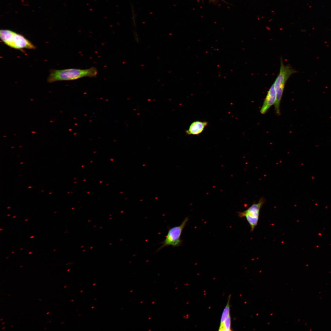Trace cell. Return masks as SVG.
<instances>
[{
  "label": "cell",
  "mask_w": 331,
  "mask_h": 331,
  "mask_svg": "<svg viewBox=\"0 0 331 331\" xmlns=\"http://www.w3.org/2000/svg\"><path fill=\"white\" fill-rule=\"evenodd\" d=\"M97 74V70L94 67L86 69L69 68L53 70L51 71L48 81L51 83L57 81L77 80L85 77H95Z\"/></svg>",
  "instance_id": "obj_1"
},
{
  "label": "cell",
  "mask_w": 331,
  "mask_h": 331,
  "mask_svg": "<svg viewBox=\"0 0 331 331\" xmlns=\"http://www.w3.org/2000/svg\"><path fill=\"white\" fill-rule=\"evenodd\" d=\"M296 71L289 65H285L280 59L279 73L273 84L276 93V100L274 105L275 110L278 115L280 114V106L285 84L291 75Z\"/></svg>",
  "instance_id": "obj_2"
},
{
  "label": "cell",
  "mask_w": 331,
  "mask_h": 331,
  "mask_svg": "<svg viewBox=\"0 0 331 331\" xmlns=\"http://www.w3.org/2000/svg\"><path fill=\"white\" fill-rule=\"evenodd\" d=\"M0 38L9 47L17 49H35V46L22 35L9 30H1Z\"/></svg>",
  "instance_id": "obj_3"
},
{
  "label": "cell",
  "mask_w": 331,
  "mask_h": 331,
  "mask_svg": "<svg viewBox=\"0 0 331 331\" xmlns=\"http://www.w3.org/2000/svg\"><path fill=\"white\" fill-rule=\"evenodd\" d=\"M188 218H185L181 224L178 226L168 227V231L162 245L156 250L158 252L164 247L171 246L173 247H178L182 243L181 236L183 229L186 225Z\"/></svg>",
  "instance_id": "obj_4"
},
{
  "label": "cell",
  "mask_w": 331,
  "mask_h": 331,
  "mask_svg": "<svg viewBox=\"0 0 331 331\" xmlns=\"http://www.w3.org/2000/svg\"><path fill=\"white\" fill-rule=\"evenodd\" d=\"M265 202V198L262 197L257 203H253L243 212H238V215L240 217L245 218L250 226L251 232H253L258 224L260 210Z\"/></svg>",
  "instance_id": "obj_5"
},
{
  "label": "cell",
  "mask_w": 331,
  "mask_h": 331,
  "mask_svg": "<svg viewBox=\"0 0 331 331\" xmlns=\"http://www.w3.org/2000/svg\"><path fill=\"white\" fill-rule=\"evenodd\" d=\"M276 100V93L274 84H273L267 92L260 110V113L262 114L265 113L271 106L275 104Z\"/></svg>",
  "instance_id": "obj_6"
},
{
  "label": "cell",
  "mask_w": 331,
  "mask_h": 331,
  "mask_svg": "<svg viewBox=\"0 0 331 331\" xmlns=\"http://www.w3.org/2000/svg\"><path fill=\"white\" fill-rule=\"evenodd\" d=\"M207 124L208 122L206 121L198 120L194 121L185 132L187 135H198L204 131Z\"/></svg>",
  "instance_id": "obj_7"
},
{
  "label": "cell",
  "mask_w": 331,
  "mask_h": 331,
  "mask_svg": "<svg viewBox=\"0 0 331 331\" xmlns=\"http://www.w3.org/2000/svg\"><path fill=\"white\" fill-rule=\"evenodd\" d=\"M230 296L229 297L227 303V304L224 309L223 311L222 314L221 316L220 320V326L222 325L225 319L226 318L230 315V306L229 305V301L230 299Z\"/></svg>",
  "instance_id": "obj_8"
},
{
  "label": "cell",
  "mask_w": 331,
  "mask_h": 331,
  "mask_svg": "<svg viewBox=\"0 0 331 331\" xmlns=\"http://www.w3.org/2000/svg\"><path fill=\"white\" fill-rule=\"evenodd\" d=\"M231 324V318L230 315L225 319L223 324L220 326L219 331H230Z\"/></svg>",
  "instance_id": "obj_9"
},
{
  "label": "cell",
  "mask_w": 331,
  "mask_h": 331,
  "mask_svg": "<svg viewBox=\"0 0 331 331\" xmlns=\"http://www.w3.org/2000/svg\"><path fill=\"white\" fill-rule=\"evenodd\" d=\"M211 2H215L217 0H209Z\"/></svg>",
  "instance_id": "obj_10"
},
{
  "label": "cell",
  "mask_w": 331,
  "mask_h": 331,
  "mask_svg": "<svg viewBox=\"0 0 331 331\" xmlns=\"http://www.w3.org/2000/svg\"><path fill=\"white\" fill-rule=\"evenodd\" d=\"M34 237V236H32L31 237H30V238H33V237Z\"/></svg>",
  "instance_id": "obj_11"
},
{
  "label": "cell",
  "mask_w": 331,
  "mask_h": 331,
  "mask_svg": "<svg viewBox=\"0 0 331 331\" xmlns=\"http://www.w3.org/2000/svg\"><path fill=\"white\" fill-rule=\"evenodd\" d=\"M49 313H50L49 312H48L46 313V314H49Z\"/></svg>",
  "instance_id": "obj_12"
},
{
  "label": "cell",
  "mask_w": 331,
  "mask_h": 331,
  "mask_svg": "<svg viewBox=\"0 0 331 331\" xmlns=\"http://www.w3.org/2000/svg\"><path fill=\"white\" fill-rule=\"evenodd\" d=\"M32 253V252H30L29 253V254H30L31 253Z\"/></svg>",
  "instance_id": "obj_13"
},
{
  "label": "cell",
  "mask_w": 331,
  "mask_h": 331,
  "mask_svg": "<svg viewBox=\"0 0 331 331\" xmlns=\"http://www.w3.org/2000/svg\"><path fill=\"white\" fill-rule=\"evenodd\" d=\"M5 327H3V328H2V329H5Z\"/></svg>",
  "instance_id": "obj_14"
},
{
  "label": "cell",
  "mask_w": 331,
  "mask_h": 331,
  "mask_svg": "<svg viewBox=\"0 0 331 331\" xmlns=\"http://www.w3.org/2000/svg\"><path fill=\"white\" fill-rule=\"evenodd\" d=\"M5 323V322H4L2 323V324H4V323Z\"/></svg>",
  "instance_id": "obj_15"
},
{
  "label": "cell",
  "mask_w": 331,
  "mask_h": 331,
  "mask_svg": "<svg viewBox=\"0 0 331 331\" xmlns=\"http://www.w3.org/2000/svg\"><path fill=\"white\" fill-rule=\"evenodd\" d=\"M51 322V321H49V322H48V323H50V322Z\"/></svg>",
  "instance_id": "obj_16"
},
{
  "label": "cell",
  "mask_w": 331,
  "mask_h": 331,
  "mask_svg": "<svg viewBox=\"0 0 331 331\" xmlns=\"http://www.w3.org/2000/svg\"><path fill=\"white\" fill-rule=\"evenodd\" d=\"M16 217V216H14L13 217V218H14V217Z\"/></svg>",
  "instance_id": "obj_17"
},
{
  "label": "cell",
  "mask_w": 331,
  "mask_h": 331,
  "mask_svg": "<svg viewBox=\"0 0 331 331\" xmlns=\"http://www.w3.org/2000/svg\"><path fill=\"white\" fill-rule=\"evenodd\" d=\"M28 220V219H26L25 220V221H26V220Z\"/></svg>",
  "instance_id": "obj_18"
},
{
  "label": "cell",
  "mask_w": 331,
  "mask_h": 331,
  "mask_svg": "<svg viewBox=\"0 0 331 331\" xmlns=\"http://www.w3.org/2000/svg\"><path fill=\"white\" fill-rule=\"evenodd\" d=\"M13 325H12V326H10V327H13Z\"/></svg>",
  "instance_id": "obj_19"
},
{
  "label": "cell",
  "mask_w": 331,
  "mask_h": 331,
  "mask_svg": "<svg viewBox=\"0 0 331 331\" xmlns=\"http://www.w3.org/2000/svg\"><path fill=\"white\" fill-rule=\"evenodd\" d=\"M23 267V266H21L20 267L21 268V267Z\"/></svg>",
  "instance_id": "obj_20"
},
{
  "label": "cell",
  "mask_w": 331,
  "mask_h": 331,
  "mask_svg": "<svg viewBox=\"0 0 331 331\" xmlns=\"http://www.w3.org/2000/svg\"><path fill=\"white\" fill-rule=\"evenodd\" d=\"M3 319H1V321Z\"/></svg>",
  "instance_id": "obj_21"
},
{
  "label": "cell",
  "mask_w": 331,
  "mask_h": 331,
  "mask_svg": "<svg viewBox=\"0 0 331 331\" xmlns=\"http://www.w3.org/2000/svg\"><path fill=\"white\" fill-rule=\"evenodd\" d=\"M47 329V328H45V329Z\"/></svg>",
  "instance_id": "obj_22"
},
{
  "label": "cell",
  "mask_w": 331,
  "mask_h": 331,
  "mask_svg": "<svg viewBox=\"0 0 331 331\" xmlns=\"http://www.w3.org/2000/svg\"><path fill=\"white\" fill-rule=\"evenodd\" d=\"M7 215V216H9L8 215Z\"/></svg>",
  "instance_id": "obj_23"
},
{
  "label": "cell",
  "mask_w": 331,
  "mask_h": 331,
  "mask_svg": "<svg viewBox=\"0 0 331 331\" xmlns=\"http://www.w3.org/2000/svg\"><path fill=\"white\" fill-rule=\"evenodd\" d=\"M14 253V252H12V253Z\"/></svg>",
  "instance_id": "obj_24"
}]
</instances>
